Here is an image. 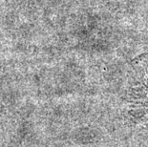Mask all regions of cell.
I'll return each mask as SVG.
<instances>
[{
	"label": "cell",
	"mask_w": 148,
	"mask_h": 147,
	"mask_svg": "<svg viewBox=\"0 0 148 147\" xmlns=\"http://www.w3.org/2000/svg\"><path fill=\"white\" fill-rule=\"evenodd\" d=\"M144 92H145V95L143 96V101L140 102V105H143V107L144 108V110H145V116H144V117L148 118V86L145 88Z\"/></svg>",
	"instance_id": "cell-1"
}]
</instances>
